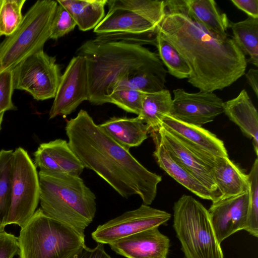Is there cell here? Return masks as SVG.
Segmentation results:
<instances>
[{"label":"cell","mask_w":258,"mask_h":258,"mask_svg":"<svg viewBox=\"0 0 258 258\" xmlns=\"http://www.w3.org/2000/svg\"><path fill=\"white\" fill-rule=\"evenodd\" d=\"M87 62L88 100L93 105L109 103V96L122 81L138 73L167 74L158 55L137 43L85 41L77 51Z\"/></svg>","instance_id":"3957f363"},{"label":"cell","mask_w":258,"mask_h":258,"mask_svg":"<svg viewBox=\"0 0 258 258\" xmlns=\"http://www.w3.org/2000/svg\"><path fill=\"white\" fill-rule=\"evenodd\" d=\"M145 93L126 87L115 88L109 96V103H113L126 112L140 113Z\"/></svg>","instance_id":"d6a6232c"},{"label":"cell","mask_w":258,"mask_h":258,"mask_svg":"<svg viewBox=\"0 0 258 258\" xmlns=\"http://www.w3.org/2000/svg\"><path fill=\"white\" fill-rule=\"evenodd\" d=\"M18 250V237L5 230L0 231V258H13Z\"/></svg>","instance_id":"d590c367"},{"label":"cell","mask_w":258,"mask_h":258,"mask_svg":"<svg viewBox=\"0 0 258 258\" xmlns=\"http://www.w3.org/2000/svg\"><path fill=\"white\" fill-rule=\"evenodd\" d=\"M85 100H88L87 62L83 56L77 55L72 58L61 76L49 111V118L58 115L66 117Z\"/></svg>","instance_id":"8fae6325"},{"label":"cell","mask_w":258,"mask_h":258,"mask_svg":"<svg viewBox=\"0 0 258 258\" xmlns=\"http://www.w3.org/2000/svg\"><path fill=\"white\" fill-rule=\"evenodd\" d=\"M171 214L165 211L142 204L99 225L91 236L97 243L110 244L117 240L165 224Z\"/></svg>","instance_id":"30bf717a"},{"label":"cell","mask_w":258,"mask_h":258,"mask_svg":"<svg viewBox=\"0 0 258 258\" xmlns=\"http://www.w3.org/2000/svg\"><path fill=\"white\" fill-rule=\"evenodd\" d=\"M12 71L0 73V131L4 113L8 110H15L16 106L12 101L14 91Z\"/></svg>","instance_id":"e575fe53"},{"label":"cell","mask_w":258,"mask_h":258,"mask_svg":"<svg viewBox=\"0 0 258 258\" xmlns=\"http://www.w3.org/2000/svg\"><path fill=\"white\" fill-rule=\"evenodd\" d=\"M156 149L153 155L160 167L179 184L200 198L215 202L214 195L189 171L180 164L163 145L154 137Z\"/></svg>","instance_id":"ffe728a7"},{"label":"cell","mask_w":258,"mask_h":258,"mask_svg":"<svg viewBox=\"0 0 258 258\" xmlns=\"http://www.w3.org/2000/svg\"><path fill=\"white\" fill-rule=\"evenodd\" d=\"M57 5L52 0L36 1L23 16L17 29L0 42V73L12 71L30 55L43 49L50 39Z\"/></svg>","instance_id":"8992f818"},{"label":"cell","mask_w":258,"mask_h":258,"mask_svg":"<svg viewBox=\"0 0 258 258\" xmlns=\"http://www.w3.org/2000/svg\"><path fill=\"white\" fill-rule=\"evenodd\" d=\"M39 202L43 213L81 233L92 222L96 196L79 176L39 170Z\"/></svg>","instance_id":"277c9868"},{"label":"cell","mask_w":258,"mask_h":258,"mask_svg":"<svg viewBox=\"0 0 258 258\" xmlns=\"http://www.w3.org/2000/svg\"><path fill=\"white\" fill-rule=\"evenodd\" d=\"M108 9H122L134 12L157 27L165 15L164 1L107 0Z\"/></svg>","instance_id":"83f0119b"},{"label":"cell","mask_w":258,"mask_h":258,"mask_svg":"<svg viewBox=\"0 0 258 258\" xmlns=\"http://www.w3.org/2000/svg\"><path fill=\"white\" fill-rule=\"evenodd\" d=\"M157 26L139 14L122 9H108V13L94 29L96 34L131 33L148 34L155 32Z\"/></svg>","instance_id":"d6986e66"},{"label":"cell","mask_w":258,"mask_h":258,"mask_svg":"<svg viewBox=\"0 0 258 258\" xmlns=\"http://www.w3.org/2000/svg\"><path fill=\"white\" fill-rule=\"evenodd\" d=\"M153 135L180 164L214 195L215 202L220 199V195L213 177L212 166L162 126L157 133Z\"/></svg>","instance_id":"9a60e30c"},{"label":"cell","mask_w":258,"mask_h":258,"mask_svg":"<svg viewBox=\"0 0 258 258\" xmlns=\"http://www.w3.org/2000/svg\"><path fill=\"white\" fill-rule=\"evenodd\" d=\"M155 45L159 58L170 74L180 79L188 78L191 71L188 63L174 46L157 30Z\"/></svg>","instance_id":"4316f807"},{"label":"cell","mask_w":258,"mask_h":258,"mask_svg":"<svg viewBox=\"0 0 258 258\" xmlns=\"http://www.w3.org/2000/svg\"><path fill=\"white\" fill-rule=\"evenodd\" d=\"M126 258H167L170 239L154 227L123 238L109 244Z\"/></svg>","instance_id":"2e32d148"},{"label":"cell","mask_w":258,"mask_h":258,"mask_svg":"<svg viewBox=\"0 0 258 258\" xmlns=\"http://www.w3.org/2000/svg\"><path fill=\"white\" fill-rule=\"evenodd\" d=\"M71 15L79 29H94L105 17L107 0H58Z\"/></svg>","instance_id":"d4e9b609"},{"label":"cell","mask_w":258,"mask_h":258,"mask_svg":"<svg viewBox=\"0 0 258 258\" xmlns=\"http://www.w3.org/2000/svg\"><path fill=\"white\" fill-rule=\"evenodd\" d=\"M33 155L34 163L41 171L79 176L84 169L68 142L61 139L40 144Z\"/></svg>","instance_id":"e0dca14e"},{"label":"cell","mask_w":258,"mask_h":258,"mask_svg":"<svg viewBox=\"0 0 258 258\" xmlns=\"http://www.w3.org/2000/svg\"><path fill=\"white\" fill-rule=\"evenodd\" d=\"M247 81L256 96H258V70L250 69L245 74Z\"/></svg>","instance_id":"f35d334b"},{"label":"cell","mask_w":258,"mask_h":258,"mask_svg":"<svg viewBox=\"0 0 258 258\" xmlns=\"http://www.w3.org/2000/svg\"><path fill=\"white\" fill-rule=\"evenodd\" d=\"M68 143L84 168L95 172L122 197L138 195L150 205L162 177L148 170L116 143L85 110L67 121Z\"/></svg>","instance_id":"7a4b0ae2"},{"label":"cell","mask_w":258,"mask_h":258,"mask_svg":"<svg viewBox=\"0 0 258 258\" xmlns=\"http://www.w3.org/2000/svg\"><path fill=\"white\" fill-rule=\"evenodd\" d=\"M173 93L170 116L180 121L202 127L224 112V102L213 92L189 93L178 88Z\"/></svg>","instance_id":"7c38bea8"},{"label":"cell","mask_w":258,"mask_h":258,"mask_svg":"<svg viewBox=\"0 0 258 258\" xmlns=\"http://www.w3.org/2000/svg\"><path fill=\"white\" fill-rule=\"evenodd\" d=\"M173 210V226L185 258H224L208 210L202 203L183 195Z\"/></svg>","instance_id":"52a82bcc"},{"label":"cell","mask_w":258,"mask_h":258,"mask_svg":"<svg viewBox=\"0 0 258 258\" xmlns=\"http://www.w3.org/2000/svg\"><path fill=\"white\" fill-rule=\"evenodd\" d=\"M69 258H112L105 250L104 244L98 243L93 248L85 245Z\"/></svg>","instance_id":"8d00e7d4"},{"label":"cell","mask_w":258,"mask_h":258,"mask_svg":"<svg viewBox=\"0 0 258 258\" xmlns=\"http://www.w3.org/2000/svg\"><path fill=\"white\" fill-rule=\"evenodd\" d=\"M166 76L165 74L155 72H142L121 82L115 88L124 86L144 93L157 92L164 89Z\"/></svg>","instance_id":"f546056e"},{"label":"cell","mask_w":258,"mask_h":258,"mask_svg":"<svg viewBox=\"0 0 258 258\" xmlns=\"http://www.w3.org/2000/svg\"><path fill=\"white\" fill-rule=\"evenodd\" d=\"M224 112L242 133L252 140L254 151L258 155V113L247 92L240 91L234 98L223 102Z\"/></svg>","instance_id":"ac0fdd59"},{"label":"cell","mask_w":258,"mask_h":258,"mask_svg":"<svg viewBox=\"0 0 258 258\" xmlns=\"http://www.w3.org/2000/svg\"><path fill=\"white\" fill-rule=\"evenodd\" d=\"M38 173L27 151L18 147L13 151L11 203L4 227H21L34 214L39 202Z\"/></svg>","instance_id":"ba28073f"},{"label":"cell","mask_w":258,"mask_h":258,"mask_svg":"<svg viewBox=\"0 0 258 258\" xmlns=\"http://www.w3.org/2000/svg\"><path fill=\"white\" fill-rule=\"evenodd\" d=\"M13 150L0 151V231L5 230L11 203V185Z\"/></svg>","instance_id":"f1b7e54d"},{"label":"cell","mask_w":258,"mask_h":258,"mask_svg":"<svg viewBox=\"0 0 258 258\" xmlns=\"http://www.w3.org/2000/svg\"><path fill=\"white\" fill-rule=\"evenodd\" d=\"M232 37L242 53L249 57L247 63L258 66V19L248 17L238 22L229 21Z\"/></svg>","instance_id":"484cf974"},{"label":"cell","mask_w":258,"mask_h":258,"mask_svg":"<svg viewBox=\"0 0 258 258\" xmlns=\"http://www.w3.org/2000/svg\"><path fill=\"white\" fill-rule=\"evenodd\" d=\"M76 26L69 13L58 4L51 23L50 39L57 40L72 31Z\"/></svg>","instance_id":"836d02e7"},{"label":"cell","mask_w":258,"mask_h":258,"mask_svg":"<svg viewBox=\"0 0 258 258\" xmlns=\"http://www.w3.org/2000/svg\"><path fill=\"white\" fill-rule=\"evenodd\" d=\"M212 171L220 199L236 196L249 191L248 175L242 171L228 156L218 158Z\"/></svg>","instance_id":"44dd1931"},{"label":"cell","mask_w":258,"mask_h":258,"mask_svg":"<svg viewBox=\"0 0 258 258\" xmlns=\"http://www.w3.org/2000/svg\"><path fill=\"white\" fill-rule=\"evenodd\" d=\"M172 106V98L168 90L145 93L138 117L148 126L149 133L154 134L161 127L164 118L170 115Z\"/></svg>","instance_id":"cb8c5ba5"},{"label":"cell","mask_w":258,"mask_h":258,"mask_svg":"<svg viewBox=\"0 0 258 258\" xmlns=\"http://www.w3.org/2000/svg\"><path fill=\"white\" fill-rule=\"evenodd\" d=\"M26 0H0V36L12 34L21 23Z\"/></svg>","instance_id":"4dcf8cb0"},{"label":"cell","mask_w":258,"mask_h":258,"mask_svg":"<svg viewBox=\"0 0 258 258\" xmlns=\"http://www.w3.org/2000/svg\"><path fill=\"white\" fill-rule=\"evenodd\" d=\"M18 258H69L85 245V234L46 216L41 208L21 227Z\"/></svg>","instance_id":"5b68a950"},{"label":"cell","mask_w":258,"mask_h":258,"mask_svg":"<svg viewBox=\"0 0 258 258\" xmlns=\"http://www.w3.org/2000/svg\"><path fill=\"white\" fill-rule=\"evenodd\" d=\"M161 126L184 144L212 167L218 158L228 157L223 142L210 131L166 116Z\"/></svg>","instance_id":"4fadbf2b"},{"label":"cell","mask_w":258,"mask_h":258,"mask_svg":"<svg viewBox=\"0 0 258 258\" xmlns=\"http://www.w3.org/2000/svg\"><path fill=\"white\" fill-rule=\"evenodd\" d=\"M165 15L156 30L177 49L191 72L187 81L200 91L213 92L244 75L245 55L233 38L218 37L187 13L184 0L164 1Z\"/></svg>","instance_id":"6da1fadb"},{"label":"cell","mask_w":258,"mask_h":258,"mask_svg":"<svg viewBox=\"0 0 258 258\" xmlns=\"http://www.w3.org/2000/svg\"><path fill=\"white\" fill-rule=\"evenodd\" d=\"M249 191L212 203L208 210L215 236L221 244L226 238L244 230L247 220Z\"/></svg>","instance_id":"5bb4252c"},{"label":"cell","mask_w":258,"mask_h":258,"mask_svg":"<svg viewBox=\"0 0 258 258\" xmlns=\"http://www.w3.org/2000/svg\"><path fill=\"white\" fill-rule=\"evenodd\" d=\"M12 74L14 89L25 91L38 101L54 97L61 76L55 57L43 49L26 58Z\"/></svg>","instance_id":"9c48e42d"},{"label":"cell","mask_w":258,"mask_h":258,"mask_svg":"<svg viewBox=\"0 0 258 258\" xmlns=\"http://www.w3.org/2000/svg\"><path fill=\"white\" fill-rule=\"evenodd\" d=\"M188 14L212 34L225 38L229 21L226 14L221 13L213 0H184Z\"/></svg>","instance_id":"603a6c76"},{"label":"cell","mask_w":258,"mask_h":258,"mask_svg":"<svg viewBox=\"0 0 258 258\" xmlns=\"http://www.w3.org/2000/svg\"><path fill=\"white\" fill-rule=\"evenodd\" d=\"M249 183V204L244 230L258 237V159L256 158L247 174Z\"/></svg>","instance_id":"1f68e13d"},{"label":"cell","mask_w":258,"mask_h":258,"mask_svg":"<svg viewBox=\"0 0 258 258\" xmlns=\"http://www.w3.org/2000/svg\"><path fill=\"white\" fill-rule=\"evenodd\" d=\"M99 125L116 143L128 150L140 146L149 133L148 126L138 116L113 117Z\"/></svg>","instance_id":"7402d4cb"},{"label":"cell","mask_w":258,"mask_h":258,"mask_svg":"<svg viewBox=\"0 0 258 258\" xmlns=\"http://www.w3.org/2000/svg\"><path fill=\"white\" fill-rule=\"evenodd\" d=\"M231 2L248 17L258 19V0H231Z\"/></svg>","instance_id":"74e56055"}]
</instances>
